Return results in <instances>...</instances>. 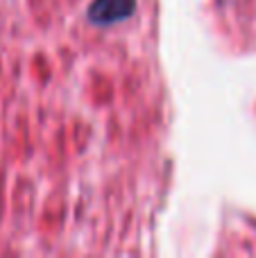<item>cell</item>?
Segmentation results:
<instances>
[{"label": "cell", "instance_id": "1", "mask_svg": "<svg viewBox=\"0 0 256 258\" xmlns=\"http://www.w3.org/2000/svg\"><path fill=\"white\" fill-rule=\"evenodd\" d=\"M136 9V0H93L89 7V18L95 25H109V23L130 18Z\"/></svg>", "mask_w": 256, "mask_h": 258}]
</instances>
